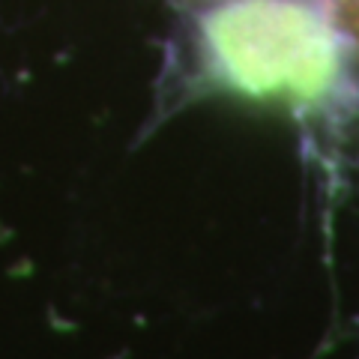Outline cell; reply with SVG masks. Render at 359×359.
Masks as SVG:
<instances>
[{
    "instance_id": "1",
    "label": "cell",
    "mask_w": 359,
    "mask_h": 359,
    "mask_svg": "<svg viewBox=\"0 0 359 359\" xmlns=\"http://www.w3.org/2000/svg\"><path fill=\"white\" fill-rule=\"evenodd\" d=\"M195 51L210 84L294 114L339 102L356 63L320 0H212L198 15Z\"/></svg>"
},
{
    "instance_id": "2",
    "label": "cell",
    "mask_w": 359,
    "mask_h": 359,
    "mask_svg": "<svg viewBox=\"0 0 359 359\" xmlns=\"http://www.w3.org/2000/svg\"><path fill=\"white\" fill-rule=\"evenodd\" d=\"M320 4L335 18V25L347 33L353 48H359V0H320Z\"/></svg>"
},
{
    "instance_id": "3",
    "label": "cell",
    "mask_w": 359,
    "mask_h": 359,
    "mask_svg": "<svg viewBox=\"0 0 359 359\" xmlns=\"http://www.w3.org/2000/svg\"><path fill=\"white\" fill-rule=\"evenodd\" d=\"M189 4H201V0H189Z\"/></svg>"
}]
</instances>
